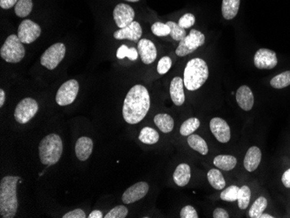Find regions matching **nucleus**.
I'll use <instances>...</instances> for the list:
<instances>
[{
    "label": "nucleus",
    "instance_id": "nucleus-7",
    "mask_svg": "<svg viewBox=\"0 0 290 218\" xmlns=\"http://www.w3.org/2000/svg\"><path fill=\"white\" fill-rule=\"evenodd\" d=\"M65 52L66 47L63 43L52 44L41 56L40 63L48 70H54L64 59Z\"/></svg>",
    "mask_w": 290,
    "mask_h": 218
},
{
    "label": "nucleus",
    "instance_id": "nucleus-10",
    "mask_svg": "<svg viewBox=\"0 0 290 218\" xmlns=\"http://www.w3.org/2000/svg\"><path fill=\"white\" fill-rule=\"evenodd\" d=\"M41 27L32 20H25L21 22L18 30V36L23 44H32L41 35Z\"/></svg>",
    "mask_w": 290,
    "mask_h": 218
},
{
    "label": "nucleus",
    "instance_id": "nucleus-40",
    "mask_svg": "<svg viewBox=\"0 0 290 218\" xmlns=\"http://www.w3.org/2000/svg\"><path fill=\"white\" fill-rule=\"evenodd\" d=\"M180 218H198V214L195 210L194 207L191 205L183 207L181 212H180Z\"/></svg>",
    "mask_w": 290,
    "mask_h": 218
},
{
    "label": "nucleus",
    "instance_id": "nucleus-6",
    "mask_svg": "<svg viewBox=\"0 0 290 218\" xmlns=\"http://www.w3.org/2000/svg\"><path fill=\"white\" fill-rule=\"evenodd\" d=\"M205 43L204 34L197 30L192 29L190 34L180 41L175 50V54L178 57H184L195 52Z\"/></svg>",
    "mask_w": 290,
    "mask_h": 218
},
{
    "label": "nucleus",
    "instance_id": "nucleus-1",
    "mask_svg": "<svg viewBox=\"0 0 290 218\" xmlns=\"http://www.w3.org/2000/svg\"><path fill=\"white\" fill-rule=\"evenodd\" d=\"M151 108V97L147 89L136 84L128 91L123 105V117L130 124L140 123Z\"/></svg>",
    "mask_w": 290,
    "mask_h": 218
},
{
    "label": "nucleus",
    "instance_id": "nucleus-31",
    "mask_svg": "<svg viewBox=\"0 0 290 218\" xmlns=\"http://www.w3.org/2000/svg\"><path fill=\"white\" fill-rule=\"evenodd\" d=\"M271 85L274 89H283L290 85V71L282 72L274 77L271 81Z\"/></svg>",
    "mask_w": 290,
    "mask_h": 218
},
{
    "label": "nucleus",
    "instance_id": "nucleus-27",
    "mask_svg": "<svg viewBox=\"0 0 290 218\" xmlns=\"http://www.w3.org/2000/svg\"><path fill=\"white\" fill-rule=\"evenodd\" d=\"M138 139L145 144H155L159 140V134L153 128L144 127L140 132Z\"/></svg>",
    "mask_w": 290,
    "mask_h": 218
},
{
    "label": "nucleus",
    "instance_id": "nucleus-18",
    "mask_svg": "<svg viewBox=\"0 0 290 218\" xmlns=\"http://www.w3.org/2000/svg\"><path fill=\"white\" fill-rule=\"evenodd\" d=\"M183 79L180 77H175L171 81L170 86V94H171L172 102L175 103L176 106L183 105L185 101V95L183 91Z\"/></svg>",
    "mask_w": 290,
    "mask_h": 218
},
{
    "label": "nucleus",
    "instance_id": "nucleus-11",
    "mask_svg": "<svg viewBox=\"0 0 290 218\" xmlns=\"http://www.w3.org/2000/svg\"><path fill=\"white\" fill-rule=\"evenodd\" d=\"M254 63L255 67L261 70H271L278 63L276 53L270 49H259L254 54Z\"/></svg>",
    "mask_w": 290,
    "mask_h": 218
},
{
    "label": "nucleus",
    "instance_id": "nucleus-24",
    "mask_svg": "<svg viewBox=\"0 0 290 218\" xmlns=\"http://www.w3.org/2000/svg\"><path fill=\"white\" fill-rule=\"evenodd\" d=\"M237 159L231 155H219L214 159V165L223 171H229L236 166Z\"/></svg>",
    "mask_w": 290,
    "mask_h": 218
},
{
    "label": "nucleus",
    "instance_id": "nucleus-13",
    "mask_svg": "<svg viewBox=\"0 0 290 218\" xmlns=\"http://www.w3.org/2000/svg\"><path fill=\"white\" fill-rule=\"evenodd\" d=\"M149 189L150 187L147 182H136L134 185L128 188L127 190L124 191V193L122 196V201L125 204L137 202L147 195Z\"/></svg>",
    "mask_w": 290,
    "mask_h": 218
},
{
    "label": "nucleus",
    "instance_id": "nucleus-5",
    "mask_svg": "<svg viewBox=\"0 0 290 218\" xmlns=\"http://www.w3.org/2000/svg\"><path fill=\"white\" fill-rule=\"evenodd\" d=\"M0 56L5 62L11 64L22 61L25 56V49L18 35L12 34L6 39L0 49Z\"/></svg>",
    "mask_w": 290,
    "mask_h": 218
},
{
    "label": "nucleus",
    "instance_id": "nucleus-34",
    "mask_svg": "<svg viewBox=\"0 0 290 218\" xmlns=\"http://www.w3.org/2000/svg\"><path fill=\"white\" fill-rule=\"evenodd\" d=\"M166 24L171 28V34H170V36L173 40H175V41H181L185 37L187 36L185 29L179 26L178 24H176V23L173 22V21H168Z\"/></svg>",
    "mask_w": 290,
    "mask_h": 218
},
{
    "label": "nucleus",
    "instance_id": "nucleus-35",
    "mask_svg": "<svg viewBox=\"0 0 290 218\" xmlns=\"http://www.w3.org/2000/svg\"><path fill=\"white\" fill-rule=\"evenodd\" d=\"M240 188L235 185H231L228 187L225 190H223L220 195V198L226 201V202H234L237 201V197H238V192Z\"/></svg>",
    "mask_w": 290,
    "mask_h": 218
},
{
    "label": "nucleus",
    "instance_id": "nucleus-28",
    "mask_svg": "<svg viewBox=\"0 0 290 218\" xmlns=\"http://www.w3.org/2000/svg\"><path fill=\"white\" fill-rule=\"evenodd\" d=\"M268 201L264 197H260L252 204L251 210L249 211V216L251 218H259L260 216L266 210Z\"/></svg>",
    "mask_w": 290,
    "mask_h": 218
},
{
    "label": "nucleus",
    "instance_id": "nucleus-15",
    "mask_svg": "<svg viewBox=\"0 0 290 218\" xmlns=\"http://www.w3.org/2000/svg\"><path fill=\"white\" fill-rule=\"evenodd\" d=\"M137 52L143 64H151L157 57V51L154 43L151 40H140L137 44Z\"/></svg>",
    "mask_w": 290,
    "mask_h": 218
},
{
    "label": "nucleus",
    "instance_id": "nucleus-17",
    "mask_svg": "<svg viewBox=\"0 0 290 218\" xmlns=\"http://www.w3.org/2000/svg\"><path fill=\"white\" fill-rule=\"evenodd\" d=\"M236 102L243 111H251L254 106V99L251 88L243 85L236 91Z\"/></svg>",
    "mask_w": 290,
    "mask_h": 218
},
{
    "label": "nucleus",
    "instance_id": "nucleus-39",
    "mask_svg": "<svg viewBox=\"0 0 290 218\" xmlns=\"http://www.w3.org/2000/svg\"><path fill=\"white\" fill-rule=\"evenodd\" d=\"M195 16L191 13H186L183 16L180 18L178 21L179 26L183 28V29H189L192 27L195 24Z\"/></svg>",
    "mask_w": 290,
    "mask_h": 218
},
{
    "label": "nucleus",
    "instance_id": "nucleus-3",
    "mask_svg": "<svg viewBox=\"0 0 290 218\" xmlns=\"http://www.w3.org/2000/svg\"><path fill=\"white\" fill-rule=\"evenodd\" d=\"M208 78L209 67L204 60L195 58L188 62L183 72V83L187 90H198L205 83Z\"/></svg>",
    "mask_w": 290,
    "mask_h": 218
},
{
    "label": "nucleus",
    "instance_id": "nucleus-8",
    "mask_svg": "<svg viewBox=\"0 0 290 218\" xmlns=\"http://www.w3.org/2000/svg\"><path fill=\"white\" fill-rule=\"evenodd\" d=\"M39 109V106L36 100L32 98H26L18 103L14 112V118L18 123L25 124L35 117Z\"/></svg>",
    "mask_w": 290,
    "mask_h": 218
},
{
    "label": "nucleus",
    "instance_id": "nucleus-29",
    "mask_svg": "<svg viewBox=\"0 0 290 218\" xmlns=\"http://www.w3.org/2000/svg\"><path fill=\"white\" fill-rule=\"evenodd\" d=\"M200 126V120L196 118H191L183 122L180 128V134L183 137H187L195 132Z\"/></svg>",
    "mask_w": 290,
    "mask_h": 218
},
{
    "label": "nucleus",
    "instance_id": "nucleus-47",
    "mask_svg": "<svg viewBox=\"0 0 290 218\" xmlns=\"http://www.w3.org/2000/svg\"><path fill=\"white\" fill-rule=\"evenodd\" d=\"M274 217H272L271 215L269 214H264V213H262L261 216H260V218H273Z\"/></svg>",
    "mask_w": 290,
    "mask_h": 218
},
{
    "label": "nucleus",
    "instance_id": "nucleus-48",
    "mask_svg": "<svg viewBox=\"0 0 290 218\" xmlns=\"http://www.w3.org/2000/svg\"><path fill=\"white\" fill-rule=\"evenodd\" d=\"M125 1H128V2H138L139 0H125Z\"/></svg>",
    "mask_w": 290,
    "mask_h": 218
},
{
    "label": "nucleus",
    "instance_id": "nucleus-37",
    "mask_svg": "<svg viewBox=\"0 0 290 218\" xmlns=\"http://www.w3.org/2000/svg\"><path fill=\"white\" fill-rule=\"evenodd\" d=\"M129 210L124 205H118L113 208L110 212L104 216L105 218H125L127 217Z\"/></svg>",
    "mask_w": 290,
    "mask_h": 218
},
{
    "label": "nucleus",
    "instance_id": "nucleus-19",
    "mask_svg": "<svg viewBox=\"0 0 290 218\" xmlns=\"http://www.w3.org/2000/svg\"><path fill=\"white\" fill-rule=\"evenodd\" d=\"M93 151V141L87 137H82L76 143L75 152L80 161H86Z\"/></svg>",
    "mask_w": 290,
    "mask_h": 218
},
{
    "label": "nucleus",
    "instance_id": "nucleus-42",
    "mask_svg": "<svg viewBox=\"0 0 290 218\" xmlns=\"http://www.w3.org/2000/svg\"><path fill=\"white\" fill-rule=\"evenodd\" d=\"M213 218H229V213L226 210L222 208H216L214 212H213Z\"/></svg>",
    "mask_w": 290,
    "mask_h": 218
},
{
    "label": "nucleus",
    "instance_id": "nucleus-2",
    "mask_svg": "<svg viewBox=\"0 0 290 218\" xmlns=\"http://www.w3.org/2000/svg\"><path fill=\"white\" fill-rule=\"evenodd\" d=\"M20 180L18 176H6L0 182V216L13 218L19 209L17 184Z\"/></svg>",
    "mask_w": 290,
    "mask_h": 218
},
{
    "label": "nucleus",
    "instance_id": "nucleus-33",
    "mask_svg": "<svg viewBox=\"0 0 290 218\" xmlns=\"http://www.w3.org/2000/svg\"><path fill=\"white\" fill-rule=\"evenodd\" d=\"M116 58L118 59H123L124 58H128L131 61H135L138 58V52L135 48H129L127 45L123 44L118 48L116 52Z\"/></svg>",
    "mask_w": 290,
    "mask_h": 218
},
{
    "label": "nucleus",
    "instance_id": "nucleus-30",
    "mask_svg": "<svg viewBox=\"0 0 290 218\" xmlns=\"http://www.w3.org/2000/svg\"><path fill=\"white\" fill-rule=\"evenodd\" d=\"M33 8L32 0H19L15 5V13L19 18H25L32 12Z\"/></svg>",
    "mask_w": 290,
    "mask_h": 218
},
{
    "label": "nucleus",
    "instance_id": "nucleus-22",
    "mask_svg": "<svg viewBox=\"0 0 290 218\" xmlns=\"http://www.w3.org/2000/svg\"><path fill=\"white\" fill-rule=\"evenodd\" d=\"M241 0H223L222 13L225 20H231L238 13Z\"/></svg>",
    "mask_w": 290,
    "mask_h": 218
},
{
    "label": "nucleus",
    "instance_id": "nucleus-9",
    "mask_svg": "<svg viewBox=\"0 0 290 218\" xmlns=\"http://www.w3.org/2000/svg\"><path fill=\"white\" fill-rule=\"evenodd\" d=\"M79 91V83L75 79L68 80L57 92L56 102L60 106H66L75 101Z\"/></svg>",
    "mask_w": 290,
    "mask_h": 218
},
{
    "label": "nucleus",
    "instance_id": "nucleus-46",
    "mask_svg": "<svg viewBox=\"0 0 290 218\" xmlns=\"http://www.w3.org/2000/svg\"><path fill=\"white\" fill-rule=\"evenodd\" d=\"M4 102H5V92L3 89L0 90V107L4 106Z\"/></svg>",
    "mask_w": 290,
    "mask_h": 218
},
{
    "label": "nucleus",
    "instance_id": "nucleus-14",
    "mask_svg": "<svg viewBox=\"0 0 290 218\" xmlns=\"http://www.w3.org/2000/svg\"><path fill=\"white\" fill-rule=\"evenodd\" d=\"M210 127L212 134L220 143H226L231 140V128L224 119L220 118L211 119Z\"/></svg>",
    "mask_w": 290,
    "mask_h": 218
},
{
    "label": "nucleus",
    "instance_id": "nucleus-38",
    "mask_svg": "<svg viewBox=\"0 0 290 218\" xmlns=\"http://www.w3.org/2000/svg\"><path fill=\"white\" fill-rule=\"evenodd\" d=\"M172 66V60L170 57H163L157 64V72L160 75L166 74Z\"/></svg>",
    "mask_w": 290,
    "mask_h": 218
},
{
    "label": "nucleus",
    "instance_id": "nucleus-45",
    "mask_svg": "<svg viewBox=\"0 0 290 218\" xmlns=\"http://www.w3.org/2000/svg\"><path fill=\"white\" fill-rule=\"evenodd\" d=\"M89 218H104L103 216V213L100 210H94L92 211L91 214L89 215Z\"/></svg>",
    "mask_w": 290,
    "mask_h": 218
},
{
    "label": "nucleus",
    "instance_id": "nucleus-43",
    "mask_svg": "<svg viewBox=\"0 0 290 218\" xmlns=\"http://www.w3.org/2000/svg\"><path fill=\"white\" fill-rule=\"evenodd\" d=\"M19 0H0V6L1 8L7 9L12 8L16 5Z\"/></svg>",
    "mask_w": 290,
    "mask_h": 218
},
{
    "label": "nucleus",
    "instance_id": "nucleus-41",
    "mask_svg": "<svg viewBox=\"0 0 290 218\" xmlns=\"http://www.w3.org/2000/svg\"><path fill=\"white\" fill-rule=\"evenodd\" d=\"M86 215L84 213V211L81 209H76V210H72L68 212L66 214L63 216V218H85Z\"/></svg>",
    "mask_w": 290,
    "mask_h": 218
},
{
    "label": "nucleus",
    "instance_id": "nucleus-32",
    "mask_svg": "<svg viewBox=\"0 0 290 218\" xmlns=\"http://www.w3.org/2000/svg\"><path fill=\"white\" fill-rule=\"evenodd\" d=\"M251 198V191L250 187L247 185L240 188L238 192V197H237V202H238V207L241 210H246L249 207Z\"/></svg>",
    "mask_w": 290,
    "mask_h": 218
},
{
    "label": "nucleus",
    "instance_id": "nucleus-4",
    "mask_svg": "<svg viewBox=\"0 0 290 218\" xmlns=\"http://www.w3.org/2000/svg\"><path fill=\"white\" fill-rule=\"evenodd\" d=\"M41 163L52 166L56 164L63 154V142L59 136L50 134L41 140L39 146Z\"/></svg>",
    "mask_w": 290,
    "mask_h": 218
},
{
    "label": "nucleus",
    "instance_id": "nucleus-23",
    "mask_svg": "<svg viewBox=\"0 0 290 218\" xmlns=\"http://www.w3.org/2000/svg\"><path fill=\"white\" fill-rule=\"evenodd\" d=\"M154 123L163 133H170L174 129V119L169 114L160 113L155 115Z\"/></svg>",
    "mask_w": 290,
    "mask_h": 218
},
{
    "label": "nucleus",
    "instance_id": "nucleus-26",
    "mask_svg": "<svg viewBox=\"0 0 290 218\" xmlns=\"http://www.w3.org/2000/svg\"><path fill=\"white\" fill-rule=\"evenodd\" d=\"M207 178L211 186L215 190H222L226 185V182L223 174L217 169H211V171L208 172Z\"/></svg>",
    "mask_w": 290,
    "mask_h": 218
},
{
    "label": "nucleus",
    "instance_id": "nucleus-16",
    "mask_svg": "<svg viewBox=\"0 0 290 218\" xmlns=\"http://www.w3.org/2000/svg\"><path fill=\"white\" fill-rule=\"evenodd\" d=\"M142 34L143 30L139 23L136 21H133L126 27L122 28L114 32V38L116 40H128L137 42L141 39Z\"/></svg>",
    "mask_w": 290,
    "mask_h": 218
},
{
    "label": "nucleus",
    "instance_id": "nucleus-25",
    "mask_svg": "<svg viewBox=\"0 0 290 218\" xmlns=\"http://www.w3.org/2000/svg\"><path fill=\"white\" fill-rule=\"evenodd\" d=\"M188 143L194 151H197L200 154L207 155L209 152V148L206 141L196 134H191L188 138Z\"/></svg>",
    "mask_w": 290,
    "mask_h": 218
},
{
    "label": "nucleus",
    "instance_id": "nucleus-21",
    "mask_svg": "<svg viewBox=\"0 0 290 218\" xmlns=\"http://www.w3.org/2000/svg\"><path fill=\"white\" fill-rule=\"evenodd\" d=\"M191 178V167L187 163H181L176 167L173 174V179L176 185L184 187L187 185Z\"/></svg>",
    "mask_w": 290,
    "mask_h": 218
},
{
    "label": "nucleus",
    "instance_id": "nucleus-44",
    "mask_svg": "<svg viewBox=\"0 0 290 218\" xmlns=\"http://www.w3.org/2000/svg\"><path fill=\"white\" fill-rule=\"evenodd\" d=\"M282 182L284 186L290 189V169L287 170L282 175Z\"/></svg>",
    "mask_w": 290,
    "mask_h": 218
},
{
    "label": "nucleus",
    "instance_id": "nucleus-12",
    "mask_svg": "<svg viewBox=\"0 0 290 218\" xmlns=\"http://www.w3.org/2000/svg\"><path fill=\"white\" fill-rule=\"evenodd\" d=\"M113 18L117 27L122 29L134 21L135 11L129 4H118L113 11Z\"/></svg>",
    "mask_w": 290,
    "mask_h": 218
},
{
    "label": "nucleus",
    "instance_id": "nucleus-20",
    "mask_svg": "<svg viewBox=\"0 0 290 218\" xmlns=\"http://www.w3.org/2000/svg\"><path fill=\"white\" fill-rule=\"evenodd\" d=\"M262 160V151L258 147L252 146L248 150L244 158V167L249 172L254 171L258 168Z\"/></svg>",
    "mask_w": 290,
    "mask_h": 218
},
{
    "label": "nucleus",
    "instance_id": "nucleus-36",
    "mask_svg": "<svg viewBox=\"0 0 290 218\" xmlns=\"http://www.w3.org/2000/svg\"><path fill=\"white\" fill-rule=\"evenodd\" d=\"M151 32L157 37L170 36L171 28L167 24H163L161 22H155L151 26Z\"/></svg>",
    "mask_w": 290,
    "mask_h": 218
}]
</instances>
